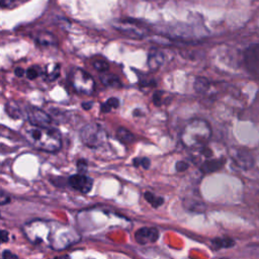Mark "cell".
<instances>
[{
  "instance_id": "6da1fadb",
  "label": "cell",
  "mask_w": 259,
  "mask_h": 259,
  "mask_svg": "<svg viewBox=\"0 0 259 259\" xmlns=\"http://www.w3.org/2000/svg\"><path fill=\"white\" fill-rule=\"evenodd\" d=\"M22 134L28 144L37 150L54 153L62 146L60 134L49 126H35L29 123L22 130Z\"/></svg>"
},
{
  "instance_id": "7a4b0ae2",
  "label": "cell",
  "mask_w": 259,
  "mask_h": 259,
  "mask_svg": "<svg viewBox=\"0 0 259 259\" xmlns=\"http://www.w3.org/2000/svg\"><path fill=\"white\" fill-rule=\"evenodd\" d=\"M211 137L209 123L202 118H193L183 127L180 140L189 149H202L206 146Z\"/></svg>"
},
{
  "instance_id": "3957f363",
  "label": "cell",
  "mask_w": 259,
  "mask_h": 259,
  "mask_svg": "<svg viewBox=\"0 0 259 259\" xmlns=\"http://www.w3.org/2000/svg\"><path fill=\"white\" fill-rule=\"evenodd\" d=\"M80 138L87 147L98 148L106 142L107 134L100 124L91 122L82 127Z\"/></svg>"
},
{
  "instance_id": "277c9868",
  "label": "cell",
  "mask_w": 259,
  "mask_h": 259,
  "mask_svg": "<svg viewBox=\"0 0 259 259\" xmlns=\"http://www.w3.org/2000/svg\"><path fill=\"white\" fill-rule=\"evenodd\" d=\"M72 86L78 93L91 94L94 91L95 83L86 71L77 68L72 74Z\"/></svg>"
},
{
  "instance_id": "5b68a950",
  "label": "cell",
  "mask_w": 259,
  "mask_h": 259,
  "mask_svg": "<svg viewBox=\"0 0 259 259\" xmlns=\"http://www.w3.org/2000/svg\"><path fill=\"white\" fill-rule=\"evenodd\" d=\"M113 26L122 34L134 38H142L148 33L146 26L132 20H117L113 23Z\"/></svg>"
},
{
  "instance_id": "8992f818",
  "label": "cell",
  "mask_w": 259,
  "mask_h": 259,
  "mask_svg": "<svg viewBox=\"0 0 259 259\" xmlns=\"http://www.w3.org/2000/svg\"><path fill=\"white\" fill-rule=\"evenodd\" d=\"M247 70L253 74H259V44L250 45L243 55Z\"/></svg>"
},
{
  "instance_id": "52a82bcc",
  "label": "cell",
  "mask_w": 259,
  "mask_h": 259,
  "mask_svg": "<svg viewBox=\"0 0 259 259\" xmlns=\"http://www.w3.org/2000/svg\"><path fill=\"white\" fill-rule=\"evenodd\" d=\"M28 122L35 126H49L51 123L50 115L36 107H29L26 111Z\"/></svg>"
},
{
  "instance_id": "ba28073f",
  "label": "cell",
  "mask_w": 259,
  "mask_h": 259,
  "mask_svg": "<svg viewBox=\"0 0 259 259\" xmlns=\"http://www.w3.org/2000/svg\"><path fill=\"white\" fill-rule=\"evenodd\" d=\"M69 184L75 190L87 193L92 188L93 180L84 174H75L69 178Z\"/></svg>"
},
{
  "instance_id": "9c48e42d",
  "label": "cell",
  "mask_w": 259,
  "mask_h": 259,
  "mask_svg": "<svg viewBox=\"0 0 259 259\" xmlns=\"http://www.w3.org/2000/svg\"><path fill=\"white\" fill-rule=\"evenodd\" d=\"M135 238H136V241L141 245L154 243L159 238V232L156 228L144 227V228L139 229L136 232Z\"/></svg>"
},
{
  "instance_id": "30bf717a",
  "label": "cell",
  "mask_w": 259,
  "mask_h": 259,
  "mask_svg": "<svg viewBox=\"0 0 259 259\" xmlns=\"http://www.w3.org/2000/svg\"><path fill=\"white\" fill-rule=\"evenodd\" d=\"M233 160L240 168L243 169H249L254 164L252 155L248 151L241 149L235 150V152L233 153Z\"/></svg>"
},
{
  "instance_id": "8fae6325",
  "label": "cell",
  "mask_w": 259,
  "mask_h": 259,
  "mask_svg": "<svg viewBox=\"0 0 259 259\" xmlns=\"http://www.w3.org/2000/svg\"><path fill=\"white\" fill-rule=\"evenodd\" d=\"M164 62V55L159 50H152L148 56V66L151 70H158Z\"/></svg>"
},
{
  "instance_id": "7c38bea8",
  "label": "cell",
  "mask_w": 259,
  "mask_h": 259,
  "mask_svg": "<svg viewBox=\"0 0 259 259\" xmlns=\"http://www.w3.org/2000/svg\"><path fill=\"white\" fill-rule=\"evenodd\" d=\"M225 163L224 159H210L206 160L202 165H201V171L204 173H209L219 170Z\"/></svg>"
},
{
  "instance_id": "4fadbf2b",
  "label": "cell",
  "mask_w": 259,
  "mask_h": 259,
  "mask_svg": "<svg viewBox=\"0 0 259 259\" xmlns=\"http://www.w3.org/2000/svg\"><path fill=\"white\" fill-rule=\"evenodd\" d=\"M36 41L41 47L55 46L56 42H57L55 36L52 33H49V32H40L36 37Z\"/></svg>"
},
{
  "instance_id": "5bb4252c",
  "label": "cell",
  "mask_w": 259,
  "mask_h": 259,
  "mask_svg": "<svg viewBox=\"0 0 259 259\" xmlns=\"http://www.w3.org/2000/svg\"><path fill=\"white\" fill-rule=\"evenodd\" d=\"M101 82L106 86H120V81L117 76L112 74H105L103 73L100 77Z\"/></svg>"
},
{
  "instance_id": "9a60e30c",
  "label": "cell",
  "mask_w": 259,
  "mask_h": 259,
  "mask_svg": "<svg viewBox=\"0 0 259 259\" xmlns=\"http://www.w3.org/2000/svg\"><path fill=\"white\" fill-rule=\"evenodd\" d=\"M212 245L217 248V249H221V248H230L232 246H234L235 242L231 239V238H215L211 241Z\"/></svg>"
},
{
  "instance_id": "2e32d148",
  "label": "cell",
  "mask_w": 259,
  "mask_h": 259,
  "mask_svg": "<svg viewBox=\"0 0 259 259\" xmlns=\"http://www.w3.org/2000/svg\"><path fill=\"white\" fill-rule=\"evenodd\" d=\"M116 137L122 143H131L135 140V136L130 131H127L126 128H123V127H119L117 130Z\"/></svg>"
},
{
  "instance_id": "e0dca14e",
  "label": "cell",
  "mask_w": 259,
  "mask_h": 259,
  "mask_svg": "<svg viewBox=\"0 0 259 259\" xmlns=\"http://www.w3.org/2000/svg\"><path fill=\"white\" fill-rule=\"evenodd\" d=\"M209 87V82L206 78L204 77H197L194 81V89L198 93H204L207 91Z\"/></svg>"
},
{
  "instance_id": "ac0fdd59",
  "label": "cell",
  "mask_w": 259,
  "mask_h": 259,
  "mask_svg": "<svg viewBox=\"0 0 259 259\" xmlns=\"http://www.w3.org/2000/svg\"><path fill=\"white\" fill-rule=\"evenodd\" d=\"M144 196H145V198L147 199V201H148L152 206H154V207H158V206H160V205L163 203V198L160 197V196H157L156 194H154V193H152V192L147 191V192L144 193Z\"/></svg>"
},
{
  "instance_id": "d6986e66",
  "label": "cell",
  "mask_w": 259,
  "mask_h": 259,
  "mask_svg": "<svg viewBox=\"0 0 259 259\" xmlns=\"http://www.w3.org/2000/svg\"><path fill=\"white\" fill-rule=\"evenodd\" d=\"M118 105H119V100L115 97H111V98H108L104 104H102L101 110L103 112H108L109 110L118 107Z\"/></svg>"
},
{
  "instance_id": "ffe728a7",
  "label": "cell",
  "mask_w": 259,
  "mask_h": 259,
  "mask_svg": "<svg viewBox=\"0 0 259 259\" xmlns=\"http://www.w3.org/2000/svg\"><path fill=\"white\" fill-rule=\"evenodd\" d=\"M39 74H40V70H39V68H38L37 66L29 67V68L26 70V72H25L26 77H27L28 79H30V80L37 78V77L39 76Z\"/></svg>"
},
{
  "instance_id": "44dd1931",
  "label": "cell",
  "mask_w": 259,
  "mask_h": 259,
  "mask_svg": "<svg viewBox=\"0 0 259 259\" xmlns=\"http://www.w3.org/2000/svg\"><path fill=\"white\" fill-rule=\"evenodd\" d=\"M59 72H60V69H59V65H54V68H51V66L49 67L48 66V70H47V76L50 80H54L58 77L59 75Z\"/></svg>"
},
{
  "instance_id": "7402d4cb",
  "label": "cell",
  "mask_w": 259,
  "mask_h": 259,
  "mask_svg": "<svg viewBox=\"0 0 259 259\" xmlns=\"http://www.w3.org/2000/svg\"><path fill=\"white\" fill-rule=\"evenodd\" d=\"M93 67L95 70L101 72V73H105V71L108 70V63L106 61H95L93 63Z\"/></svg>"
},
{
  "instance_id": "603a6c76",
  "label": "cell",
  "mask_w": 259,
  "mask_h": 259,
  "mask_svg": "<svg viewBox=\"0 0 259 259\" xmlns=\"http://www.w3.org/2000/svg\"><path fill=\"white\" fill-rule=\"evenodd\" d=\"M135 166H142L144 169H148L150 167V160L148 158H139L134 160Z\"/></svg>"
},
{
  "instance_id": "cb8c5ba5",
  "label": "cell",
  "mask_w": 259,
  "mask_h": 259,
  "mask_svg": "<svg viewBox=\"0 0 259 259\" xmlns=\"http://www.w3.org/2000/svg\"><path fill=\"white\" fill-rule=\"evenodd\" d=\"M23 1H25V0H1V4H2L3 8H9V7H13Z\"/></svg>"
},
{
  "instance_id": "d4e9b609",
  "label": "cell",
  "mask_w": 259,
  "mask_h": 259,
  "mask_svg": "<svg viewBox=\"0 0 259 259\" xmlns=\"http://www.w3.org/2000/svg\"><path fill=\"white\" fill-rule=\"evenodd\" d=\"M188 168V164L184 161H179L176 163V170L179 172H183Z\"/></svg>"
},
{
  "instance_id": "484cf974",
  "label": "cell",
  "mask_w": 259,
  "mask_h": 259,
  "mask_svg": "<svg viewBox=\"0 0 259 259\" xmlns=\"http://www.w3.org/2000/svg\"><path fill=\"white\" fill-rule=\"evenodd\" d=\"M2 259H17V256L13 253H11L10 251L6 250L3 252V255H2Z\"/></svg>"
},
{
  "instance_id": "4316f807",
  "label": "cell",
  "mask_w": 259,
  "mask_h": 259,
  "mask_svg": "<svg viewBox=\"0 0 259 259\" xmlns=\"http://www.w3.org/2000/svg\"><path fill=\"white\" fill-rule=\"evenodd\" d=\"M9 200H10L9 196H8L6 193H4V192L2 191V193H1V198H0L1 204L3 205V204H5V203H8V201H9Z\"/></svg>"
},
{
  "instance_id": "83f0119b",
  "label": "cell",
  "mask_w": 259,
  "mask_h": 259,
  "mask_svg": "<svg viewBox=\"0 0 259 259\" xmlns=\"http://www.w3.org/2000/svg\"><path fill=\"white\" fill-rule=\"evenodd\" d=\"M1 240H2L3 243L8 240V233L6 231H2L1 232Z\"/></svg>"
},
{
  "instance_id": "f1b7e54d",
  "label": "cell",
  "mask_w": 259,
  "mask_h": 259,
  "mask_svg": "<svg viewBox=\"0 0 259 259\" xmlns=\"http://www.w3.org/2000/svg\"><path fill=\"white\" fill-rule=\"evenodd\" d=\"M15 74H16V76H18V77H22V76L24 75V71H23L21 68H16V69H15Z\"/></svg>"
},
{
  "instance_id": "f546056e",
  "label": "cell",
  "mask_w": 259,
  "mask_h": 259,
  "mask_svg": "<svg viewBox=\"0 0 259 259\" xmlns=\"http://www.w3.org/2000/svg\"><path fill=\"white\" fill-rule=\"evenodd\" d=\"M78 168L79 169H83V171H85V169H86V163L84 162V161H79V163H78Z\"/></svg>"
},
{
  "instance_id": "4dcf8cb0",
  "label": "cell",
  "mask_w": 259,
  "mask_h": 259,
  "mask_svg": "<svg viewBox=\"0 0 259 259\" xmlns=\"http://www.w3.org/2000/svg\"><path fill=\"white\" fill-rule=\"evenodd\" d=\"M82 106L84 107V109H90L92 106V102H87V103H83Z\"/></svg>"
},
{
  "instance_id": "1f68e13d",
  "label": "cell",
  "mask_w": 259,
  "mask_h": 259,
  "mask_svg": "<svg viewBox=\"0 0 259 259\" xmlns=\"http://www.w3.org/2000/svg\"><path fill=\"white\" fill-rule=\"evenodd\" d=\"M55 259H69V257L68 256H60V257H57Z\"/></svg>"
},
{
  "instance_id": "d6a6232c",
  "label": "cell",
  "mask_w": 259,
  "mask_h": 259,
  "mask_svg": "<svg viewBox=\"0 0 259 259\" xmlns=\"http://www.w3.org/2000/svg\"><path fill=\"white\" fill-rule=\"evenodd\" d=\"M220 259H227V258H220Z\"/></svg>"
}]
</instances>
